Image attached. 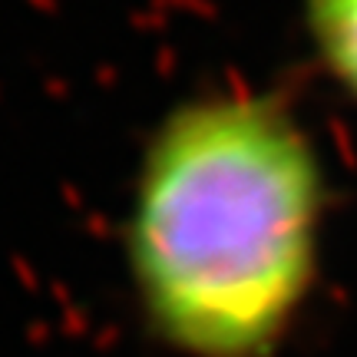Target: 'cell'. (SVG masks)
Here are the masks:
<instances>
[{"label":"cell","instance_id":"obj_1","mask_svg":"<svg viewBox=\"0 0 357 357\" xmlns=\"http://www.w3.org/2000/svg\"><path fill=\"white\" fill-rule=\"evenodd\" d=\"M331 169L288 89L178 96L142 142L123 265L139 328L169 357H284L324 275Z\"/></svg>","mask_w":357,"mask_h":357},{"label":"cell","instance_id":"obj_2","mask_svg":"<svg viewBox=\"0 0 357 357\" xmlns=\"http://www.w3.org/2000/svg\"><path fill=\"white\" fill-rule=\"evenodd\" d=\"M314 63L357 106V0H298Z\"/></svg>","mask_w":357,"mask_h":357}]
</instances>
